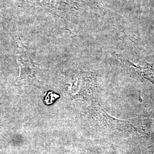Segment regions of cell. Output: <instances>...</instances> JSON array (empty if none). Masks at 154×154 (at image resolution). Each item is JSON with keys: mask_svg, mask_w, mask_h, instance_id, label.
<instances>
[{"mask_svg": "<svg viewBox=\"0 0 154 154\" xmlns=\"http://www.w3.org/2000/svg\"><path fill=\"white\" fill-rule=\"evenodd\" d=\"M98 126L126 134H135L154 137V114L140 116L130 120H119L102 110L98 118Z\"/></svg>", "mask_w": 154, "mask_h": 154, "instance_id": "obj_1", "label": "cell"}, {"mask_svg": "<svg viewBox=\"0 0 154 154\" xmlns=\"http://www.w3.org/2000/svg\"><path fill=\"white\" fill-rule=\"evenodd\" d=\"M87 154H99V153H98V152H93V151H88V152H87Z\"/></svg>", "mask_w": 154, "mask_h": 154, "instance_id": "obj_6", "label": "cell"}, {"mask_svg": "<svg viewBox=\"0 0 154 154\" xmlns=\"http://www.w3.org/2000/svg\"><path fill=\"white\" fill-rule=\"evenodd\" d=\"M96 78L93 72H69L62 81L66 95L74 100H90L97 88Z\"/></svg>", "mask_w": 154, "mask_h": 154, "instance_id": "obj_2", "label": "cell"}, {"mask_svg": "<svg viewBox=\"0 0 154 154\" xmlns=\"http://www.w3.org/2000/svg\"><path fill=\"white\" fill-rule=\"evenodd\" d=\"M39 5L53 12L58 16L71 15L78 9L77 3L72 0H34Z\"/></svg>", "mask_w": 154, "mask_h": 154, "instance_id": "obj_4", "label": "cell"}, {"mask_svg": "<svg viewBox=\"0 0 154 154\" xmlns=\"http://www.w3.org/2000/svg\"><path fill=\"white\" fill-rule=\"evenodd\" d=\"M16 56L20 67L18 81L25 85L34 86L39 77L40 70L29 54L27 48L22 44L20 39H17Z\"/></svg>", "mask_w": 154, "mask_h": 154, "instance_id": "obj_3", "label": "cell"}, {"mask_svg": "<svg viewBox=\"0 0 154 154\" xmlns=\"http://www.w3.org/2000/svg\"><path fill=\"white\" fill-rule=\"evenodd\" d=\"M145 154H154V146L149 147V149L146 150Z\"/></svg>", "mask_w": 154, "mask_h": 154, "instance_id": "obj_5", "label": "cell"}]
</instances>
